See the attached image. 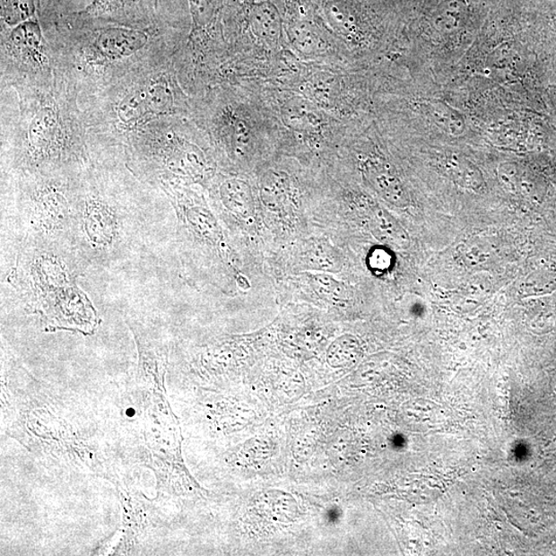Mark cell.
I'll return each mask as SVG.
<instances>
[{
  "instance_id": "6da1fadb",
  "label": "cell",
  "mask_w": 556,
  "mask_h": 556,
  "mask_svg": "<svg viewBox=\"0 0 556 556\" xmlns=\"http://www.w3.org/2000/svg\"><path fill=\"white\" fill-rule=\"evenodd\" d=\"M2 101L3 160L13 177L79 172L92 162L79 96L56 75L52 85Z\"/></svg>"
},
{
  "instance_id": "7a4b0ae2",
  "label": "cell",
  "mask_w": 556,
  "mask_h": 556,
  "mask_svg": "<svg viewBox=\"0 0 556 556\" xmlns=\"http://www.w3.org/2000/svg\"><path fill=\"white\" fill-rule=\"evenodd\" d=\"M39 20L50 44L55 74L74 90L79 101L182 47L161 22L150 30L92 25L76 22L65 12L46 13Z\"/></svg>"
},
{
  "instance_id": "3957f363",
  "label": "cell",
  "mask_w": 556,
  "mask_h": 556,
  "mask_svg": "<svg viewBox=\"0 0 556 556\" xmlns=\"http://www.w3.org/2000/svg\"><path fill=\"white\" fill-rule=\"evenodd\" d=\"M177 52L160 56L80 100L92 161L122 164L137 132L190 110L180 86Z\"/></svg>"
},
{
  "instance_id": "277c9868",
  "label": "cell",
  "mask_w": 556,
  "mask_h": 556,
  "mask_svg": "<svg viewBox=\"0 0 556 556\" xmlns=\"http://www.w3.org/2000/svg\"><path fill=\"white\" fill-rule=\"evenodd\" d=\"M2 91L24 93L46 88L56 79L50 44L39 17L2 26Z\"/></svg>"
},
{
  "instance_id": "5b68a950",
  "label": "cell",
  "mask_w": 556,
  "mask_h": 556,
  "mask_svg": "<svg viewBox=\"0 0 556 556\" xmlns=\"http://www.w3.org/2000/svg\"><path fill=\"white\" fill-rule=\"evenodd\" d=\"M159 0H92L78 12L68 13L76 22L150 30L158 18Z\"/></svg>"
},
{
  "instance_id": "8992f818",
  "label": "cell",
  "mask_w": 556,
  "mask_h": 556,
  "mask_svg": "<svg viewBox=\"0 0 556 556\" xmlns=\"http://www.w3.org/2000/svg\"><path fill=\"white\" fill-rule=\"evenodd\" d=\"M366 175L369 182L382 197L389 204L398 207H405L409 204L407 194L400 180L386 166L369 164L367 166Z\"/></svg>"
},
{
  "instance_id": "52a82bcc",
  "label": "cell",
  "mask_w": 556,
  "mask_h": 556,
  "mask_svg": "<svg viewBox=\"0 0 556 556\" xmlns=\"http://www.w3.org/2000/svg\"><path fill=\"white\" fill-rule=\"evenodd\" d=\"M220 195L222 203L229 210L241 215V217H249L254 213L252 191H250L248 185L242 180H226L220 187Z\"/></svg>"
},
{
  "instance_id": "ba28073f",
  "label": "cell",
  "mask_w": 556,
  "mask_h": 556,
  "mask_svg": "<svg viewBox=\"0 0 556 556\" xmlns=\"http://www.w3.org/2000/svg\"><path fill=\"white\" fill-rule=\"evenodd\" d=\"M370 222L378 239L391 243L397 248H405L409 239L406 232L394 218L380 207H375L371 211Z\"/></svg>"
},
{
  "instance_id": "9c48e42d",
  "label": "cell",
  "mask_w": 556,
  "mask_h": 556,
  "mask_svg": "<svg viewBox=\"0 0 556 556\" xmlns=\"http://www.w3.org/2000/svg\"><path fill=\"white\" fill-rule=\"evenodd\" d=\"M43 0H2V26L13 27L39 17Z\"/></svg>"
},
{
  "instance_id": "30bf717a",
  "label": "cell",
  "mask_w": 556,
  "mask_h": 556,
  "mask_svg": "<svg viewBox=\"0 0 556 556\" xmlns=\"http://www.w3.org/2000/svg\"><path fill=\"white\" fill-rule=\"evenodd\" d=\"M222 0H189L193 19L192 37L200 36L191 40H203L208 32L215 15L220 8Z\"/></svg>"
},
{
  "instance_id": "8fae6325",
  "label": "cell",
  "mask_w": 556,
  "mask_h": 556,
  "mask_svg": "<svg viewBox=\"0 0 556 556\" xmlns=\"http://www.w3.org/2000/svg\"><path fill=\"white\" fill-rule=\"evenodd\" d=\"M445 170L456 183L468 189H481L483 185L482 173L476 167L463 158L450 157L443 163Z\"/></svg>"
},
{
  "instance_id": "7c38bea8",
  "label": "cell",
  "mask_w": 556,
  "mask_h": 556,
  "mask_svg": "<svg viewBox=\"0 0 556 556\" xmlns=\"http://www.w3.org/2000/svg\"><path fill=\"white\" fill-rule=\"evenodd\" d=\"M283 119L290 126L301 130L317 127L321 123L317 109L304 100L289 102L283 110Z\"/></svg>"
},
{
  "instance_id": "4fadbf2b",
  "label": "cell",
  "mask_w": 556,
  "mask_h": 556,
  "mask_svg": "<svg viewBox=\"0 0 556 556\" xmlns=\"http://www.w3.org/2000/svg\"><path fill=\"white\" fill-rule=\"evenodd\" d=\"M293 41L299 50L305 53H318L325 50L326 46L314 32L305 28L293 30Z\"/></svg>"
},
{
  "instance_id": "5bb4252c",
  "label": "cell",
  "mask_w": 556,
  "mask_h": 556,
  "mask_svg": "<svg viewBox=\"0 0 556 556\" xmlns=\"http://www.w3.org/2000/svg\"><path fill=\"white\" fill-rule=\"evenodd\" d=\"M392 261L391 254L384 248H375L368 259L370 268L378 271V273H384V271L391 268Z\"/></svg>"
},
{
  "instance_id": "9a60e30c",
  "label": "cell",
  "mask_w": 556,
  "mask_h": 556,
  "mask_svg": "<svg viewBox=\"0 0 556 556\" xmlns=\"http://www.w3.org/2000/svg\"><path fill=\"white\" fill-rule=\"evenodd\" d=\"M44 2L54 5L65 6L67 3H71V0H44Z\"/></svg>"
},
{
  "instance_id": "2e32d148",
  "label": "cell",
  "mask_w": 556,
  "mask_h": 556,
  "mask_svg": "<svg viewBox=\"0 0 556 556\" xmlns=\"http://www.w3.org/2000/svg\"><path fill=\"white\" fill-rule=\"evenodd\" d=\"M134 413H135L134 410L130 409L129 412H127V414L132 416V415H135Z\"/></svg>"
}]
</instances>
